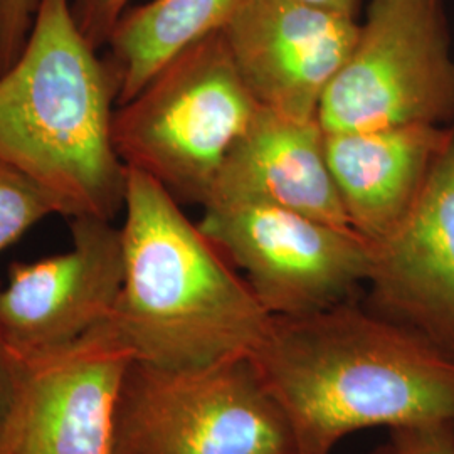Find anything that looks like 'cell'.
Here are the masks:
<instances>
[{
    "label": "cell",
    "mask_w": 454,
    "mask_h": 454,
    "mask_svg": "<svg viewBox=\"0 0 454 454\" xmlns=\"http://www.w3.org/2000/svg\"><path fill=\"white\" fill-rule=\"evenodd\" d=\"M131 0H69L71 12L86 41L99 51L106 46L116 22Z\"/></svg>",
    "instance_id": "17"
},
{
    "label": "cell",
    "mask_w": 454,
    "mask_h": 454,
    "mask_svg": "<svg viewBox=\"0 0 454 454\" xmlns=\"http://www.w3.org/2000/svg\"><path fill=\"white\" fill-rule=\"evenodd\" d=\"M372 300L454 357V121L418 202L372 244Z\"/></svg>",
    "instance_id": "11"
},
{
    "label": "cell",
    "mask_w": 454,
    "mask_h": 454,
    "mask_svg": "<svg viewBox=\"0 0 454 454\" xmlns=\"http://www.w3.org/2000/svg\"><path fill=\"white\" fill-rule=\"evenodd\" d=\"M39 0H0V73L19 58L33 29Z\"/></svg>",
    "instance_id": "16"
},
{
    "label": "cell",
    "mask_w": 454,
    "mask_h": 454,
    "mask_svg": "<svg viewBox=\"0 0 454 454\" xmlns=\"http://www.w3.org/2000/svg\"><path fill=\"white\" fill-rule=\"evenodd\" d=\"M114 76L69 0H39L26 46L0 73V163L44 189L61 215L114 221L129 168L114 145Z\"/></svg>",
    "instance_id": "3"
},
{
    "label": "cell",
    "mask_w": 454,
    "mask_h": 454,
    "mask_svg": "<svg viewBox=\"0 0 454 454\" xmlns=\"http://www.w3.org/2000/svg\"><path fill=\"white\" fill-rule=\"evenodd\" d=\"M394 454H454V426L429 424L390 431Z\"/></svg>",
    "instance_id": "18"
},
{
    "label": "cell",
    "mask_w": 454,
    "mask_h": 454,
    "mask_svg": "<svg viewBox=\"0 0 454 454\" xmlns=\"http://www.w3.org/2000/svg\"><path fill=\"white\" fill-rule=\"evenodd\" d=\"M301 2H307L309 5L320 7L325 11H332V12H339V14L350 17L358 16L360 4H362V0H301Z\"/></svg>",
    "instance_id": "20"
},
{
    "label": "cell",
    "mask_w": 454,
    "mask_h": 454,
    "mask_svg": "<svg viewBox=\"0 0 454 454\" xmlns=\"http://www.w3.org/2000/svg\"><path fill=\"white\" fill-rule=\"evenodd\" d=\"M130 352L106 325L24 362L14 419L0 454H114V422Z\"/></svg>",
    "instance_id": "10"
},
{
    "label": "cell",
    "mask_w": 454,
    "mask_h": 454,
    "mask_svg": "<svg viewBox=\"0 0 454 454\" xmlns=\"http://www.w3.org/2000/svg\"><path fill=\"white\" fill-rule=\"evenodd\" d=\"M22 375L24 362L11 354L0 341V453L14 419Z\"/></svg>",
    "instance_id": "19"
},
{
    "label": "cell",
    "mask_w": 454,
    "mask_h": 454,
    "mask_svg": "<svg viewBox=\"0 0 454 454\" xmlns=\"http://www.w3.org/2000/svg\"><path fill=\"white\" fill-rule=\"evenodd\" d=\"M69 229V251L14 262L0 288V341L22 362L65 350L114 317L125 271L120 227L84 215Z\"/></svg>",
    "instance_id": "8"
},
{
    "label": "cell",
    "mask_w": 454,
    "mask_h": 454,
    "mask_svg": "<svg viewBox=\"0 0 454 454\" xmlns=\"http://www.w3.org/2000/svg\"><path fill=\"white\" fill-rule=\"evenodd\" d=\"M450 125H409L325 133L326 160L354 231L371 244L387 238L412 211Z\"/></svg>",
    "instance_id": "13"
},
{
    "label": "cell",
    "mask_w": 454,
    "mask_h": 454,
    "mask_svg": "<svg viewBox=\"0 0 454 454\" xmlns=\"http://www.w3.org/2000/svg\"><path fill=\"white\" fill-rule=\"evenodd\" d=\"M264 204L333 226L352 227L332 177L318 120H296L261 108L202 204Z\"/></svg>",
    "instance_id": "12"
},
{
    "label": "cell",
    "mask_w": 454,
    "mask_h": 454,
    "mask_svg": "<svg viewBox=\"0 0 454 454\" xmlns=\"http://www.w3.org/2000/svg\"><path fill=\"white\" fill-rule=\"evenodd\" d=\"M123 285L108 333L133 360L167 371L251 354L271 315L159 182L129 168Z\"/></svg>",
    "instance_id": "2"
},
{
    "label": "cell",
    "mask_w": 454,
    "mask_h": 454,
    "mask_svg": "<svg viewBox=\"0 0 454 454\" xmlns=\"http://www.w3.org/2000/svg\"><path fill=\"white\" fill-rule=\"evenodd\" d=\"M239 4L241 0H150L127 9L103 56L114 76L116 105L135 97L182 51L221 33Z\"/></svg>",
    "instance_id": "14"
},
{
    "label": "cell",
    "mask_w": 454,
    "mask_h": 454,
    "mask_svg": "<svg viewBox=\"0 0 454 454\" xmlns=\"http://www.w3.org/2000/svg\"><path fill=\"white\" fill-rule=\"evenodd\" d=\"M249 356L288 422L293 454H332L373 427L454 426L453 356L352 300L271 317Z\"/></svg>",
    "instance_id": "1"
},
{
    "label": "cell",
    "mask_w": 454,
    "mask_h": 454,
    "mask_svg": "<svg viewBox=\"0 0 454 454\" xmlns=\"http://www.w3.org/2000/svg\"><path fill=\"white\" fill-rule=\"evenodd\" d=\"M114 454H293V439L249 354L184 371L131 360Z\"/></svg>",
    "instance_id": "5"
},
{
    "label": "cell",
    "mask_w": 454,
    "mask_h": 454,
    "mask_svg": "<svg viewBox=\"0 0 454 454\" xmlns=\"http://www.w3.org/2000/svg\"><path fill=\"white\" fill-rule=\"evenodd\" d=\"M373 454H394L392 453V450H390L389 444L387 446H384V448H380L379 451H375Z\"/></svg>",
    "instance_id": "21"
},
{
    "label": "cell",
    "mask_w": 454,
    "mask_h": 454,
    "mask_svg": "<svg viewBox=\"0 0 454 454\" xmlns=\"http://www.w3.org/2000/svg\"><path fill=\"white\" fill-rule=\"evenodd\" d=\"M271 317H303L352 298L372 271V244L333 226L264 204H209L197 223Z\"/></svg>",
    "instance_id": "7"
},
{
    "label": "cell",
    "mask_w": 454,
    "mask_h": 454,
    "mask_svg": "<svg viewBox=\"0 0 454 454\" xmlns=\"http://www.w3.org/2000/svg\"><path fill=\"white\" fill-rule=\"evenodd\" d=\"M317 120L325 133L451 125L454 39L446 0H369Z\"/></svg>",
    "instance_id": "6"
},
{
    "label": "cell",
    "mask_w": 454,
    "mask_h": 454,
    "mask_svg": "<svg viewBox=\"0 0 454 454\" xmlns=\"http://www.w3.org/2000/svg\"><path fill=\"white\" fill-rule=\"evenodd\" d=\"M258 110L224 35L211 34L116 106L114 150L127 168L159 182L179 204L202 206Z\"/></svg>",
    "instance_id": "4"
},
{
    "label": "cell",
    "mask_w": 454,
    "mask_h": 454,
    "mask_svg": "<svg viewBox=\"0 0 454 454\" xmlns=\"http://www.w3.org/2000/svg\"><path fill=\"white\" fill-rule=\"evenodd\" d=\"M61 215L58 202L33 180L0 163V253L49 215Z\"/></svg>",
    "instance_id": "15"
},
{
    "label": "cell",
    "mask_w": 454,
    "mask_h": 454,
    "mask_svg": "<svg viewBox=\"0 0 454 454\" xmlns=\"http://www.w3.org/2000/svg\"><path fill=\"white\" fill-rule=\"evenodd\" d=\"M358 29L357 17L301 0H241L221 33L261 108L296 120H317Z\"/></svg>",
    "instance_id": "9"
}]
</instances>
